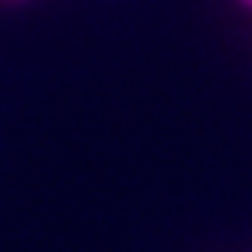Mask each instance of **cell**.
Returning <instances> with one entry per match:
<instances>
[{"label":"cell","mask_w":252,"mask_h":252,"mask_svg":"<svg viewBox=\"0 0 252 252\" xmlns=\"http://www.w3.org/2000/svg\"><path fill=\"white\" fill-rule=\"evenodd\" d=\"M243 3H246V7H252V0H243Z\"/></svg>","instance_id":"cell-1"}]
</instances>
